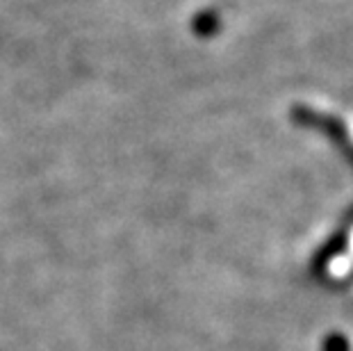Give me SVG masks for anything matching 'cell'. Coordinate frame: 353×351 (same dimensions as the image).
<instances>
[{"label":"cell","mask_w":353,"mask_h":351,"mask_svg":"<svg viewBox=\"0 0 353 351\" xmlns=\"http://www.w3.org/2000/svg\"><path fill=\"white\" fill-rule=\"evenodd\" d=\"M326 351H349V345L340 335H333V338L326 340Z\"/></svg>","instance_id":"1"}]
</instances>
